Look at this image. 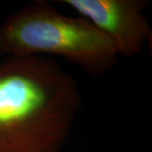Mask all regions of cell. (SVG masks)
<instances>
[{
  "mask_svg": "<svg viewBox=\"0 0 152 152\" xmlns=\"http://www.w3.org/2000/svg\"><path fill=\"white\" fill-rule=\"evenodd\" d=\"M82 107L74 76L46 56L0 63V152H62Z\"/></svg>",
  "mask_w": 152,
  "mask_h": 152,
  "instance_id": "1",
  "label": "cell"
},
{
  "mask_svg": "<svg viewBox=\"0 0 152 152\" xmlns=\"http://www.w3.org/2000/svg\"><path fill=\"white\" fill-rule=\"evenodd\" d=\"M0 54L59 56L91 75L111 70L118 58L112 42L89 20L67 16L45 1L13 13L0 25Z\"/></svg>",
  "mask_w": 152,
  "mask_h": 152,
  "instance_id": "2",
  "label": "cell"
},
{
  "mask_svg": "<svg viewBox=\"0 0 152 152\" xmlns=\"http://www.w3.org/2000/svg\"><path fill=\"white\" fill-rule=\"evenodd\" d=\"M113 44L118 56L134 57L151 42L152 29L143 12L145 0H61Z\"/></svg>",
  "mask_w": 152,
  "mask_h": 152,
  "instance_id": "3",
  "label": "cell"
},
{
  "mask_svg": "<svg viewBox=\"0 0 152 152\" xmlns=\"http://www.w3.org/2000/svg\"><path fill=\"white\" fill-rule=\"evenodd\" d=\"M0 55H1V54H0Z\"/></svg>",
  "mask_w": 152,
  "mask_h": 152,
  "instance_id": "4",
  "label": "cell"
}]
</instances>
